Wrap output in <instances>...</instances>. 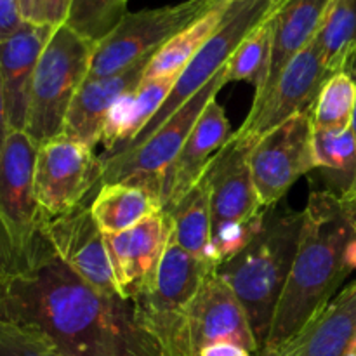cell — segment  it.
I'll return each instance as SVG.
<instances>
[{
  "instance_id": "5b68a950",
  "label": "cell",
  "mask_w": 356,
  "mask_h": 356,
  "mask_svg": "<svg viewBox=\"0 0 356 356\" xmlns=\"http://www.w3.org/2000/svg\"><path fill=\"white\" fill-rule=\"evenodd\" d=\"M226 66L209 80L197 94L190 97L177 111H174L165 124L146 139L143 145L125 152L101 155L103 162V177L101 184L108 183H131L146 188L162 202L163 179L172 167L174 160L179 155L181 148L186 143L197 125L198 118L204 113L207 104L218 96L222 86H226Z\"/></svg>"
},
{
  "instance_id": "d4e9b609",
  "label": "cell",
  "mask_w": 356,
  "mask_h": 356,
  "mask_svg": "<svg viewBox=\"0 0 356 356\" xmlns=\"http://www.w3.org/2000/svg\"><path fill=\"white\" fill-rule=\"evenodd\" d=\"M315 129V127H313ZM316 169L322 170L330 193L344 197L356 177V138L353 129L313 131Z\"/></svg>"
},
{
  "instance_id": "7402d4cb",
  "label": "cell",
  "mask_w": 356,
  "mask_h": 356,
  "mask_svg": "<svg viewBox=\"0 0 356 356\" xmlns=\"http://www.w3.org/2000/svg\"><path fill=\"white\" fill-rule=\"evenodd\" d=\"M162 211L155 193L131 183L101 184L90 202L92 218L104 236L125 232Z\"/></svg>"
},
{
  "instance_id": "e0dca14e",
  "label": "cell",
  "mask_w": 356,
  "mask_h": 356,
  "mask_svg": "<svg viewBox=\"0 0 356 356\" xmlns=\"http://www.w3.org/2000/svg\"><path fill=\"white\" fill-rule=\"evenodd\" d=\"M149 59L152 58L143 59L115 75L83 80L66 113L63 136L90 148L101 143L108 113L115 103L141 86Z\"/></svg>"
},
{
  "instance_id": "4316f807",
  "label": "cell",
  "mask_w": 356,
  "mask_h": 356,
  "mask_svg": "<svg viewBox=\"0 0 356 356\" xmlns=\"http://www.w3.org/2000/svg\"><path fill=\"white\" fill-rule=\"evenodd\" d=\"M271 51H273V23L268 19L266 23L257 26L229 58L226 65V80L228 82L245 80L256 87V92H259L270 73Z\"/></svg>"
},
{
  "instance_id": "8992f818",
  "label": "cell",
  "mask_w": 356,
  "mask_h": 356,
  "mask_svg": "<svg viewBox=\"0 0 356 356\" xmlns=\"http://www.w3.org/2000/svg\"><path fill=\"white\" fill-rule=\"evenodd\" d=\"M277 10H275L273 0H236V2L229 3L222 23L219 24L216 33L202 45L200 51L195 54V58L183 70V73L177 76L172 92L169 94L165 103L156 111L155 117L145 125V129L131 143H127L124 148L113 153L132 149L152 138L153 132L159 131L174 111L179 110L193 94H197L209 80L214 79L228 65L229 58L235 54L240 44L257 26L271 19ZM108 155H111V153H108Z\"/></svg>"
},
{
  "instance_id": "8d00e7d4",
  "label": "cell",
  "mask_w": 356,
  "mask_h": 356,
  "mask_svg": "<svg viewBox=\"0 0 356 356\" xmlns=\"http://www.w3.org/2000/svg\"><path fill=\"white\" fill-rule=\"evenodd\" d=\"M344 261H346L348 268H350L351 271L356 270V235L350 240V243H348L346 252H344Z\"/></svg>"
},
{
  "instance_id": "52a82bcc",
  "label": "cell",
  "mask_w": 356,
  "mask_h": 356,
  "mask_svg": "<svg viewBox=\"0 0 356 356\" xmlns=\"http://www.w3.org/2000/svg\"><path fill=\"white\" fill-rule=\"evenodd\" d=\"M214 6L212 0H186L174 6L127 13L117 28L96 44L87 79L115 75L152 58L167 40Z\"/></svg>"
},
{
  "instance_id": "44dd1931",
  "label": "cell",
  "mask_w": 356,
  "mask_h": 356,
  "mask_svg": "<svg viewBox=\"0 0 356 356\" xmlns=\"http://www.w3.org/2000/svg\"><path fill=\"white\" fill-rule=\"evenodd\" d=\"M176 82L177 76L143 80L134 92L115 103L108 113L101 139L104 145L103 155L117 152L131 143L165 103Z\"/></svg>"
},
{
  "instance_id": "8fae6325",
  "label": "cell",
  "mask_w": 356,
  "mask_h": 356,
  "mask_svg": "<svg viewBox=\"0 0 356 356\" xmlns=\"http://www.w3.org/2000/svg\"><path fill=\"white\" fill-rule=\"evenodd\" d=\"M330 76L323 52L315 40L289 61L278 76L270 96L256 108H250L242 127L235 132L240 138L259 141L299 113L313 111L320 90Z\"/></svg>"
},
{
  "instance_id": "603a6c76",
  "label": "cell",
  "mask_w": 356,
  "mask_h": 356,
  "mask_svg": "<svg viewBox=\"0 0 356 356\" xmlns=\"http://www.w3.org/2000/svg\"><path fill=\"white\" fill-rule=\"evenodd\" d=\"M232 2L216 3L211 10L198 17L197 21L174 35L170 40H167L159 51L153 52L152 59L148 61L145 70V79L155 80L163 76H179L183 70L190 65L202 45L216 33L219 24L225 19L228 7Z\"/></svg>"
},
{
  "instance_id": "2e32d148",
  "label": "cell",
  "mask_w": 356,
  "mask_h": 356,
  "mask_svg": "<svg viewBox=\"0 0 356 356\" xmlns=\"http://www.w3.org/2000/svg\"><path fill=\"white\" fill-rule=\"evenodd\" d=\"M56 28L24 21L16 33L0 42V80L9 131H24L35 68Z\"/></svg>"
},
{
  "instance_id": "74e56055",
  "label": "cell",
  "mask_w": 356,
  "mask_h": 356,
  "mask_svg": "<svg viewBox=\"0 0 356 356\" xmlns=\"http://www.w3.org/2000/svg\"><path fill=\"white\" fill-rule=\"evenodd\" d=\"M344 204V207H346L348 214H350V219L351 222H353V228L356 232V195H350V197H343L341 198Z\"/></svg>"
},
{
  "instance_id": "277c9868",
  "label": "cell",
  "mask_w": 356,
  "mask_h": 356,
  "mask_svg": "<svg viewBox=\"0 0 356 356\" xmlns=\"http://www.w3.org/2000/svg\"><path fill=\"white\" fill-rule=\"evenodd\" d=\"M94 47L66 23L49 38L35 68L24 127L37 146L63 134L70 104L89 75Z\"/></svg>"
},
{
  "instance_id": "ab89813d",
  "label": "cell",
  "mask_w": 356,
  "mask_h": 356,
  "mask_svg": "<svg viewBox=\"0 0 356 356\" xmlns=\"http://www.w3.org/2000/svg\"><path fill=\"white\" fill-rule=\"evenodd\" d=\"M285 2H287V0H273V3H275V10H278V9H280V7L284 6Z\"/></svg>"
},
{
  "instance_id": "ac0fdd59",
  "label": "cell",
  "mask_w": 356,
  "mask_h": 356,
  "mask_svg": "<svg viewBox=\"0 0 356 356\" xmlns=\"http://www.w3.org/2000/svg\"><path fill=\"white\" fill-rule=\"evenodd\" d=\"M229 136L232 132L225 108L214 97L200 115L197 125L188 136L186 143L163 179V211L177 204L179 198H183L204 177L211 160L228 143Z\"/></svg>"
},
{
  "instance_id": "7c38bea8",
  "label": "cell",
  "mask_w": 356,
  "mask_h": 356,
  "mask_svg": "<svg viewBox=\"0 0 356 356\" xmlns=\"http://www.w3.org/2000/svg\"><path fill=\"white\" fill-rule=\"evenodd\" d=\"M38 146L24 131H10L0 152V216L28 266L40 235V209L35 198Z\"/></svg>"
},
{
  "instance_id": "d590c367",
  "label": "cell",
  "mask_w": 356,
  "mask_h": 356,
  "mask_svg": "<svg viewBox=\"0 0 356 356\" xmlns=\"http://www.w3.org/2000/svg\"><path fill=\"white\" fill-rule=\"evenodd\" d=\"M346 70L348 73H351V76H353L355 79V82H356V52L353 56H351L350 58V61H348V65H346ZM351 129H353V132H355V138H356V104H355V111H353V122H351ZM350 195H356V177H355V181H353V186L350 188V191H348L346 195H344V197H350ZM343 198V197H341Z\"/></svg>"
},
{
  "instance_id": "f35d334b",
  "label": "cell",
  "mask_w": 356,
  "mask_h": 356,
  "mask_svg": "<svg viewBox=\"0 0 356 356\" xmlns=\"http://www.w3.org/2000/svg\"><path fill=\"white\" fill-rule=\"evenodd\" d=\"M35 2H37V0H17V3H19V9H21V14H23L24 21H31V17H33Z\"/></svg>"
},
{
  "instance_id": "9c48e42d",
  "label": "cell",
  "mask_w": 356,
  "mask_h": 356,
  "mask_svg": "<svg viewBox=\"0 0 356 356\" xmlns=\"http://www.w3.org/2000/svg\"><path fill=\"white\" fill-rule=\"evenodd\" d=\"M313 131V111H306L256 141L250 152V169L264 209L278 205L299 177L316 169Z\"/></svg>"
},
{
  "instance_id": "4dcf8cb0",
  "label": "cell",
  "mask_w": 356,
  "mask_h": 356,
  "mask_svg": "<svg viewBox=\"0 0 356 356\" xmlns=\"http://www.w3.org/2000/svg\"><path fill=\"white\" fill-rule=\"evenodd\" d=\"M24 268H26L24 259L21 257L19 250L10 236L9 228L0 216V282L16 277Z\"/></svg>"
},
{
  "instance_id": "d6a6232c",
  "label": "cell",
  "mask_w": 356,
  "mask_h": 356,
  "mask_svg": "<svg viewBox=\"0 0 356 356\" xmlns=\"http://www.w3.org/2000/svg\"><path fill=\"white\" fill-rule=\"evenodd\" d=\"M24 23L17 0H0V42L9 38Z\"/></svg>"
},
{
  "instance_id": "f546056e",
  "label": "cell",
  "mask_w": 356,
  "mask_h": 356,
  "mask_svg": "<svg viewBox=\"0 0 356 356\" xmlns=\"http://www.w3.org/2000/svg\"><path fill=\"white\" fill-rule=\"evenodd\" d=\"M0 356H65L40 332L0 322Z\"/></svg>"
},
{
  "instance_id": "1f68e13d",
  "label": "cell",
  "mask_w": 356,
  "mask_h": 356,
  "mask_svg": "<svg viewBox=\"0 0 356 356\" xmlns=\"http://www.w3.org/2000/svg\"><path fill=\"white\" fill-rule=\"evenodd\" d=\"M72 0H37L31 21L58 28L66 23Z\"/></svg>"
},
{
  "instance_id": "836d02e7",
  "label": "cell",
  "mask_w": 356,
  "mask_h": 356,
  "mask_svg": "<svg viewBox=\"0 0 356 356\" xmlns=\"http://www.w3.org/2000/svg\"><path fill=\"white\" fill-rule=\"evenodd\" d=\"M198 356H254L249 350L233 343H216L204 348Z\"/></svg>"
},
{
  "instance_id": "d6986e66",
  "label": "cell",
  "mask_w": 356,
  "mask_h": 356,
  "mask_svg": "<svg viewBox=\"0 0 356 356\" xmlns=\"http://www.w3.org/2000/svg\"><path fill=\"white\" fill-rule=\"evenodd\" d=\"M356 353V280L273 356H351Z\"/></svg>"
},
{
  "instance_id": "484cf974",
  "label": "cell",
  "mask_w": 356,
  "mask_h": 356,
  "mask_svg": "<svg viewBox=\"0 0 356 356\" xmlns=\"http://www.w3.org/2000/svg\"><path fill=\"white\" fill-rule=\"evenodd\" d=\"M316 42L330 75L346 68L356 52V0H334Z\"/></svg>"
},
{
  "instance_id": "60d3db41",
  "label": "cell",
  "mask_w": 356,
  "mask_h": 356,
  "mask_svg": "<svg viewBox=\"0 0 356 356\" xmlns=\"http://www.w3.org/2000/svg\"><path fill=\"white\" fill-rule=\"evenodd\" d=\"M214 3H221V2H236V0H212Z\"/></svg>"
},
{
  "instance_id": "4fadbf2b",
  "label": "cell",
  "mask_w": 356,
  "mask_h": 356,
  "mask_svg": "<svg viewBox=\"0 0 356 356\" xmlns=\"http://www.w3.org/2000/svg\"><path fill=\"white\" fill-rule=\"evenodd\" d=\"M92 202V200H90ZM90 202L40 222V233L56 256L80 278L110 296L118 294L104 235L90 212Z\"/></svg>"
},
{
  "instance_id": "83f0119b",
  "label": "cell",
  "mask_w": 356,
  "mask_h": 356,
  "mask_svg": "<svg viewBox=\"0 0 356 356\" xmlns=\"http://www.w3.org/2000/svg\"><path fill=\"white\" fill-rule=\"evenodd\" d=\"M356 104V82L346 70L334 73L323 83L313 108L316 131H344L351 127Z\"/></svg>"
},
{
  "instance_id": "3957f363",
  "label": "cell",
  "mask_w": 356,
  "mask_h": 356,
  "mask_svg": "<svg viewBox=\"0 0 356 356\" xmlns=\"http://www.w3.org/2000/svg\"><path fill=\"white\" fill-rule=\"evenodd\" d=\"M302 222V211L268 207L263 226L254 238L218 268V273L245 308L259 348L257 356L266 344L275 308L294 264Z\"/></svg>"
},
{
  "instance_id": "ffe728a7",
  "label": "cell",
  "mask_w": 356,
  "mask_h": 356,
  "mask_svg": "<svg viewBox=\"0 0 356 356\" xmlns=\"http://www.w3.org/2000/svg\"><path fill=\"white\" fill-rule=\"evenodd\" d=\"M334 0H287L271 17L273 51L268 79L254 96L252 108L259 106L273 90L278 76L296 54L308 47L318 35Z\"/></svg>"
},
{
  "instance_id": "5bb4252c",
  "label": "cell",
  "mask_w": 356,
  "mask_h": 356,
  "mask_svg": "<svg viewBox=\"0 0 356 356\" xmlns=\"http://www.w3.org/2000/svg\"><path fill=\"white\" fill-rule=\"evenodd\" d=\"M170 235L172 221L162 211L125 232L104 236L120 298L134 301L152 291Z\"/></svg>"
},
{
  "instance_id": "30bf717a",
  "label": "cell",
  "mask_w": 356,
  "mask_h": 356,
  "mask_svg": "<svg viewBox=\"0 0 356 356\" xmlns=\"http://www.w3.org/2000/svg\"><path fill=\"white\" fill-rule=\"evenodd\" d=\"M216 343L238 344L254 356L259 351L245 308L218 268L205 277L184 313L183 356H198L204 348Z\"/></svg>"
},
{
  "instance_id": "cb8c5ba5",
  "label": "cell",
  "mask_w": 356,
  "mask_h": 356,
  "mask_svg": "<svg viewBox=\"0 0 356 356\" xmlns=\"http://www.w3.org/2000/svg\"><path fill=\"white\" fill-rule=\"evenodd\" d=\"M172 221V236L184 250L198 259H207L212 242L211 188L207 177H202L177 204L167 209ZM211 263V261H209Z\"/></svg>"
},
{
  "instance_id": "ba28073f",
  "label": "cell",
  "mask_w": 356,
  "mask_h": 356,
  "mask_svg": "<svg viewBox=\"0 0 356 356\" xmlns=\"http://www.w3.org/2000/svg\"><path fill=\"white\" fill-rule=\"evenodd\" d=\"M103 162L83 143L58 136L38 146L35 198L40 222L66 214L94 198L101 186Z\"/></svg>"
},
{
  "instance_id": "e575fe53",
  "label": "cell",
  "mask_w": 356,
  "mask_h": 356,
  "mask_svg": "<svg viewBox=\"0 0 356 356\" xmlns=\"http://www.w3.org/2000/svg\"><path fill=\"white\" fill-rule=\"evenodd\" d=\"M9 124H7V113H6V101H3V89L2 80H0V152L6 143L7 134H9Z\"/></svg>"
},
{
  "instance_id": "b9f144b4",
  "label": "cell",
  "mask_w": 356,
  "mask_h": 356,
  "mask_svg": "<svg viewBox=\"0 0 356 356\" xmlns=\"http://www.w3.org/2000/svg\"><path fill=\"white\" fill-rule=\"evenodd\" d=\"M351 356H356V353H355V355H351Z\"/></svg>"
},
{
  "instance_id": "6da1fadb",
  "label": "cell",
  "mask_w": 356,
  "mask_h": 356,
  "mask_svg": "<svg viewBox=\"0 0 356 356\" xmlns=\"http://www.w3.org/2000/svg\"><path fill=\"white\" fill-rule=\"evenodd\" d=\"M0 322L28 327L65 356H167L134 301L99 292L37 236L28 266L0 282Z\"/></svg>"
},
{
  "instance_id": "7a4b0ae2",
  "label": "cell",
  "mask_w": 356,
  "mask_h": 356,
  "mask_svg": "<svg viewBox=\"0 0 356 356\" xmlns=\"http://www.w3.org/2000/svg\"><path fill=\"white\" fill-rule=\"evenodd\" d=\"M302 212L298 254L259 356L284 350L336 298L351 273L344 252L356 232L341 197L329 190H313Z\"/></svg>"
},
{
  "instance_id": "f1b7e54d",
  "label": "cell",
  "mask_w": 356,
  "mask_h": 356,
  "mask_svg": "<svg viewBox=\"0 0 356 356\" xmlns=\"http://www.w3.org/2000/svg\"><path fill=\"white\" fill-rule=\"evenodd\" d=\"M129 0H72L66 24L94 45L124 19Z\"/></svg>"
},
{
  "instance_id": "9a60e30c",
  "label": "cell",
  "mask_w": 356,
  "mask_h": 356,
  "mask_svg": "<svg viewBox=\"0 0 356 356\" xmlns=\"http://www.w3.org/2000/svg\"><path fill=\"white\" fill-rule=\"evenodd\" d=\"M254 145L252 139L232 134L205 170L211 188L212 235L226 225L252 221L264 211L250 169Z\"/></svg>"
}]
</instances>
